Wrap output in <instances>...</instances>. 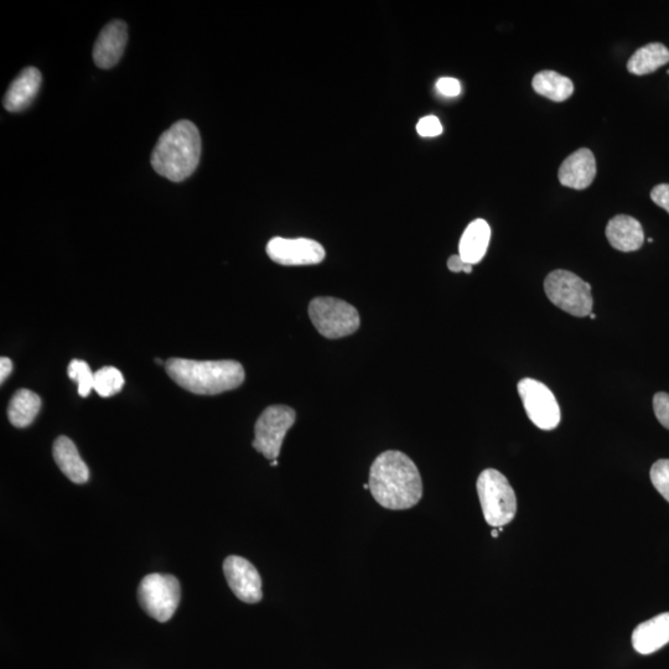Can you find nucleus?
<instances>
[{
    "label": "nucleus",
    "instance_id": "nucleus-28",
    "mask_svg": "<svg viewBox=\"0 0 669 669\" xmlns=\"http://www.w3.org/2000/svg\"><path fill=\"white\" fill-rule=\"evenodd\" d=\"M651 199L669 214V184H660L651 191Z\"/></svg>",
    "mask_w": 669,
    "mask_h": 669
},
{
    "label": "nucleus",
    "instance_id": "nucleus-12",
    "mask_svg": "<svg viewBox=\"0 0 669 669\" xmlns=\"http://www.w3.org/2000/svg\"><path fill=\"white\" fill-rule=\"evenodd\" d=\"M128 41L127 24L121 20L106 25L93 48V61L100 69H112L122 59Z\"/></svg>",
    "mask_w": 669,
    "mask_h": 669
},
{
    "label": "nucleus",
    "instance_id": "nucleus-22",
    "mask_svg": "<svg viewBox=\"0 0 669 669\" xmlns=\"http://www.w3.org/2000/svg\"><path fill=\"white\" fill-rule=\"evenodd\" d=\"M124 377L116 367L106 366L95 373V385L93 390L98 396L108 398L122 391Z\"/></svg>",
    "mask_w": 669,
    "mask_h": 669
},
{
    "label": "nucleus",
    "instance_id": "nucleus-34",
    "mask_svg": "<svg viewBox=\"0 0 669 669\" xmlns=\"http://www.w3.org/2000/svg\"><path fill=\"white\" fill-rule=\"evenodd\" d=\"M155 361L158 362V365H164V362H163L162 360L157 359V360H155Z\"/></svg>",
    "mask_w": 669,
    "mask_h": 669
},
{
    "label": "nucleus",
    "instance_id": "nucleus-33",
    "mask_svg": "<svg viewBox=\"0 0 669 669\" xmlns=\"http://www.w3.org/2000/svg\"><path fill=\"white\" fill-rule=\"evenodd\" d=\"M271 465H272V466H277V465H278V461H277V460H273Z\"/></svg>",
    "mask_w": 669,
    "mask_h": 669
},
{
    "label": "nucleus",
    "instance_id": "nucleus-3",
    "mask_svg": "<svg viewBox=\"0 0 669 669\" xmlns=\"http://www.w3.org/2000/svg\"><path fill=\"white\" fill-rule=\"evenodd\" d=\"M199 129L189 121L176 122L162 134L152 154V167L174 183L188 179L201 158Z\"/></svg>",
    "mask_w": 669,
    "mask_h": 669
},
{
    "label": "nucleus",
    "instance_id": "nucleus-32",
    "mask_svg": "<svg viewBox=\"0 0 669 669\" xmlns=\"http://www.w3.org/2000/svg\"><path fill=\"white\" fill-rule=\"evenodd\" d=\"M589 318L595 320V319H596V315L593 314V313H591V314L589 315Z\"/></svg>",
    "mask_w": 669,
    "mask_h": 669
},
{
    "label": "nucleus",
    "instance_id": "nucleus-16",
    "mask_svg": "<svg viewBox=\"0 0 669 669\" xmlns=\"http://www.w3.org/2000/svg\"><path fill=\"white\" fill-rule=\"evenodd\" d=\"M669 642V613L642 622L632 632V646L641 655H651Z\"/></svg>",
    "mask_w": 669,
    "mask_h": 669
},
{
    "label": "nucleus",
    "instance_id": "nucleus-23",
    "mask_svg": "<svg viewBox=\"0 0 669 669\" xmlns=\"http://www.w3.org/2000/svg\"><path fill=\"white\" fill-rule=\"evenodd\" d=\"M67 375H69L70 380L77 382V385H79V394L82 398L90 396L93 385H95V373L92 372L87 362L71 361L69 368H67Z\"/></svg>",
    "mask_w": 669,
    "mask_h": 669
},
{
    "label": "nucleus",
    "instance_id": "nucleus-31",
    "mask_svg": "<svg viewBox=\"0 0 669 669\" xmlns=\"http://www.w3.org/2000/svg\"><path fill=\"white\" fill-rule=\"evenodd\" d=\"M499 532H500V531H497V530L492 531V533H491V534H492V537H494V538H499Z\"/></svg>",
    "mask_w": 669,
    "mask_h": 669
},
{
    "label": "nucleus",
    "instance_id": "nucleus-17",
    "mask_svg": "<svg viewBox=\"0 0 669 669\" xmlns=\"http://www.w3.org/2000/svg\"><path fill=\"white\" fill-rule=\"evenodd\" d=\"M54 460L62 474L75 484H86L90 479V470L81 459L79 450L71 439L60 437L56 439L53 448Z\"/></svg>",
    "mask_w": 669,
    "mask_h": 669
},
{
    "label": "nucleus",
    "instance_id": "nucleus-20",
    "mask_svg": "<svg viewBox=\"0 0 669 669\" xmlns=\"http://www.w3.org/2000/svg\"><path fill=\"white\" fill-rule=\"evenodd\" d=\"M533 90L554 102L567 101L574 93L573 81L554 71L538 72L533 77Z\"/></svg>",
    "mask_w": 669,
    "mask_h": 669
},
{
    "label": "nucleus",
    "instance_id": "nucleus-14",
    "mask_svg": "<svg viewBox=\"0 0 669 669\" xmlns=\"http://www.w3.org/2000/svg\"><path fill=\"white\" fill-rule=\"evenodd\" d=\"M40 71L35 67H28L18 75L9 86L4 96V108L9 112H22L33 103L40 90Z\"/></svg>",
    "mask_w": 669,
    "mask_h": 669
},
{
    "label": "nucleus",
    "instance_id": "nucleus-30",
    "mask_svg": "<svg viewBox=\"0 0 669 669\" xmlns=\"http://www.w3.org/2000/svg\"><path fill=\"white\" fill-rule=\"evenodd\" d=\"M13 371V362L8 357H2L0 360V382H4Z\"/></svg>",
    "mask_w": 669,
    "mask_h": 669
},
{
    "label": "nucleus",
    "instance_id": "nucleus-1",
    "mask_svg": "<svg viewBox=\"0 0 669 669\" xmlns=\"http://www.w3.org/2000/svg\"><path fill=\"white\" fill-rule=\"evenodd\" d=\"M368 485L373 499L387 510H409L423 497V481L417 465L397 450L377 456L371 466Z\"/></svg>",
    "mask_w": 669,
    "mask_h": 669
},
{
    "label": "nucleus",
    "instance_id": "nucleus-7",
    "mask_svg": "<svg viewBox=\"0 0 669 669\" xmlns=\"http://www.w3.org/2000/svg\"><path fill=\"white\" fill-rule=\"evenodd\" d=\"M138 598L145 613L159 622H167L180 604L179 580L169 574H149L139 585Z\"/></svg>",
    "mask_w": 669,
    "mask_h": 669
},
{
    "label": "nucleus",
    "instance_id": "nucleus-6",
    "mask_svg": "<svg viewBox=\"0 0 669 669\" xmlns=\"http://www.w3.org/2000/svg\"><path fill=\"white\" fill-rule=\"evenodd\" d=\"M549 300L559 309L578 318L589 316L593 310V295L589 283L572 272L554 271L544 280Z\"/></svg>",
    "mask_w": 669,
    "mask_h": 669
},
{
    "label": "nucleus",
    "instance_id": "nucleus-11",
    "mask_svg": "<svg viewBox=\"0 0 669 669\" xmlns=\"http://www.w3.org/2000/svg\"><path fill=\"white\" fill-rule=\"evenodd\" d=\"M223 573L233 594L247 604H257L263 598L262 579L258 570L247 559L228 557L223 563Z\"/></svg>",
    "mask_w": 669,
    "mask_h": 669
},
{
    "label": "nucleus",
    "instance_id": "nucleus-25",
    "mask_svg": "<svg viewBox=\"0 0 669 669\" xmlns=\"http://www.w3.org/2000/svg\"><path fill=\"white\" fill-rule=\"evenodd\" d=\"M417 132L420 137L424 138L438 137L443 133V124L438 117L427 116L418 122Z\"/></svg>",
    "mask_w": 669,
    "mask_h": 669
},
{
    "label": "nucleus",
    "instance_id": "nucleus-24",
    "mask_svg": "<svg viewBox=\"0 0 669 669\" xmlns=\"http://www.w3.org/2000/svg\"><path fill=\"white\" fill-rule=\"evenodd\" d=\"M650 476L655 489L669 502V460L656 461L652 465Z\"/></svg>",
    "mask_w": 669,
    "mask_h": 669
},
{
    "label": "nucleus",
    "instance_id": "nucleus-18",
    "mask_svg": "<svg viewBox=\"0 0 669 669\" xmlns=\"http://www.w3.org/2000/svg\"><path fill=\"white\" fill-rule=\"evenodd\" d=\"M491 228L485 220H475L470 223L461 237L459 256L466 263L477 264L485 257L490 245Z\"/></svg>",
    "mask_w": 669,
    "mask_h": 669
},
{
    "label": "nucleus",
    "instance_id": "nucleus-21",
    "mask_svg": "<svg viewBox=\"0 0 669 669\" xmlns=\"http://www.w3.org/2000/svg\"><path fill=\"white\" fill-rule=\"evenodd\" d=\"M41 409V398L29 390L14 394L8 408L9 422L15 428H27L34 422Z\"/></svg>",
    "mask_w": 669,
    "mask_h": 669
},
{
    "label": "nucleus",
    "instance_id": "nucleus-19",
    "mask_svg": "<svg viewBox=\"0 0 669 669\" xmlns=\"http://www.w3.org/2000/svg\"><path fill=\"white\" fill-rule=\"evenodd\" d=\"M669 62V50L665 45L652 43L642 46L627 62L630 74L643 76L652 74Z\"/></svg>",
    "mask_w": 669,
    "mask_h": 669
},
{
    "label": "nucleus",
    "instance_id": "nucleus-5",
    "mask_svg": "<svg viewBox=\"0 0 669 669\" xmlns=\"http://www.w3.org/2000/svg\"><path fill=\"white\" fill-rule=\"evenodd\" d=\"M309 316L319 334L331 340L355 334L361 324L359 311L355 307L331 297L311 300Z\"/></svg>",
    "mask_w": 669,
    "mask_h": 669
},
{
    "label": "nucleus",
    "instance_id": "nucleus-4",
    "mask_svg": "<svg viewBox=\"0 0 669 669\" xmlns=\"http://www.w3.org/2000/svg\"><path fill=\"white\" fill-rule=\"evenodd\" d=\"M476 489L485 520L491 527H503L515 518L516 494L507 477L500 471L495 469L482 471L477 479Z\"/></svg>",
    "mask_w": 669,
    "mask_h": 669
},
{
    "label": "nucleus",
    "instance_id": "nucleus-29",
    "mask_svg": "<svg viewBox=\"0 0 669 669\" xmlns=\"http://www.w3.org/2000/svg\"><path fill=\"white\" fill-rule=\"evenodd\" d=\"M448 268L449 271L454 273L465 272L470 274L473 272V264L466 263L459 254H454L448 259Z\"/></svg>",
    "mask_w": 669,
    "mask_h": 669
},
{
    "label": "nucleus",
    "instance_id": "nucleus-9",
    "mask_svg": "<svg viewBox=\"0 0 669 669\" xmlns=\"http://www.w3.org/2000/svg\"><path fill=\"white\" fill-rule=\"evenodd\" d=\"M518 394L522 399L528 418L542 430L556 429L560 423V408L557 398L554 397L544 383L533 378H523L518 383Z\"/></svg>",
    "mask_w": 669,
    "mask_h": 669
},
{
    "label": "nucleus",
    "instance_id": "nucleus-2",
    "mask_svg": "<svg viewBox=\"0 0 669 669\" xmlns=\"http://www.w3.org/2000/svg\"><path fill=\"white\" fill-rule=\"evenodd\" d=\"M165 370L171 380L184 390L200 396H216L236 390L245 382V368L240 362L170 359Z\"/></svg>",
    "mask_w": 669,
    "mask_h": 669
},
{
    "label": "nucleus",
    "instance_id": "nucleus-8",
    "mask_svg": "<svg viewBox=\"0 0 669 669\" xmlns=\"http://www.w3.org/2000/svg\"><path fill=\"white\" fill-rule=\"evenodd\" d=\"M297 413L288 406H271L258 418L254 427L253 448L264 458L277 460L288 430L293 427Z\"/></svg>",
    "mask_w": 669,
    "mask_h": 669
},
{
    "label": "nucleus",
    "instance_id": "nucleus-26",
    "mask_svg": "<svg viewBox=\"0 0 669 669\" xmlns=\"http://www.w3.org/2000/svg\"><path fill=\"white\" fill-rule=\"evenodd\" d=\"M653 411H655L658 422L669 430V394L665 392L657 393L653 397Z\"/></svg>",
    "mask_w": 669,
    "mask_h": 669
},
{
    "label": "nucleus",
    "instance_id": "nucleus-27",
    "mask_svg": "<svg viewBox=\"0 0 669 669\" xmlns=\"http://www.w3.org/2000/svg\"><path fill=\"white\" fill-rule=\"evenodd\" d=\"M437 90L444 97H458L461 93V85L453 77H442L437 82Z\"/></svg>",
    "mask_w": 669,
    "mask_h": 669
},
{
    "label": "nucleus",
    "instance_id": "nucleus-15",
    "mask_svg": "<svg viewBox=\"0 0 669 669\" xmlns=\"http://www.w3.org/2000/svg\"><path fill=\"white\" fill-rule=\"evenodd\" d=\"M606 237L611 247L621 252L640 250L645 242V232L641 223L627 215H617L609 221Z\"/></svg>",
    "mask_w": 669,
    "mask_h": 669
},
{
    "label": "nucleus",
    "instance_id": "nucleus-10",
    "mask_svg": "<svg viewBox=\"0 0 669 669\" xmlns=\"http://www.w3.org/2000/svg\"><path fill=\"white\" fill-rule=\"evenodd\" d=\"M267 254L273 262L287 267L315 266L326 257L324 247L309 238H273L268 242Z\"/></svg>",
    "mask_w": 669,
    "mask_h": 669
},
{
    "label": "nucleus",
    "instance_id": "nucleus-35",
    "mask_svg": "<svg viewBox=\"0 0 669 669\" xmlns=\"http://www.w3.org/2000/svg\"><path fill=\"white\" fill-rule=\"evenodd\" d=\"M667 74L669 75V70L667 71Z\"/></svg>",
    "mask_w": 669,
    "mask_h": 669
},
{
    "label": "nucleus",
    "instance_id": "nucleus-13",
    "mask_svg": "<svg viewBox=\"0 0 669 669\" xmlns=\"http://www.w3.org/2000/svg\"><path fill=\"white\" fill-rule=\"evenodd\" d=\"M559 181L575 190L589 188L596 176V160L591 150L582 148L570 154L559 169Z\"/></svg>",
    "mask_w": 669,
    "mask_h": 669
}]
</instances>
